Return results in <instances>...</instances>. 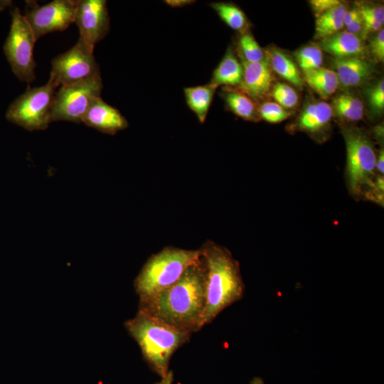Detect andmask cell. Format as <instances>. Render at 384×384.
I'll return each instance as SVG.
<instances>
[{"instance_id": "cell-20", "label": "cell", "mask_w": 384, "mask_h": 384, "mask_svg": "<svg viewBox=\"0 0 384 384\" xmlns=\"http://www.w3.org/2000/svg\"><path fill=\"white\" fill-rule=\"evenodd\" d=\"M218 86L210 82L183 89L186 102L200 123H204Z\"/></svg>"}, {"instance_id": "cell-4", "label": "cell", "mask_w": 384, "mask_h": 384, "mask_svg": "<svg viewBox=\"0 0 384 384\" xmlns=\"http://www.w3.org/2000/svg\"><path fill=\"white\" fill-rule=\"evenodd\" d=\"M201 256V250L166 247L152 255L134 280L140 297L156 293L174 284Z\"/></svg>"}, {"instance_id": "cell-29", "label": "cell", "mask_w": 384, "mask_h": 384, "mask_svg": "<svg viewBox=\"0 0 384 384\" xmlns=\"http://www.w3.org/2000/svg\"><path fill=\"white\" fill-rule=\"evenodd\" d=\"M260 119L270 123H279L289 118L292 113L275 102L265 101L258 104Z\"/></svg>"}, {"instance_id": "cell-6", "label": "cell", "mask_w": 384, "mask_h": 384, "mask_svg": "<svg viewBox=\"0 0 384 384\" xmlns=\"http://www.w3.org/2000/svg\"><path fill=\"white\" fill-rule=\"evenodd\" d=\"M58 87L50 78L44 85L28 87L9 107L6 114L7 120L29 131L47 129Z\"/></svg>"}, {"instance_id": "cell-35", "label": "cell", "mask_w": 384, "mask_h": 384, "mask_svg": "<svg viewBox=\"0 0 384 384\" xmlns=\"http://www.w3.org/2000/svg\"><path fill=\"white\" fill-rule=\"evenodd\" d=\"M384 151L383 149H380L377 156L375 170L379 172L380 176H383L384 171Z\"/></svg>"}, {"instance_id": "cell-9", "label": "cell", "mask_w": 384, "mask_h": 384, "mask_svg": "<svg viewBox=\"0 0 384 384\" xmlns=\"http://www.w3.org/2000/svg\"><path fill=\"white\" fill-rule=\"evenodd\" d=\"M94 48L79 38L74 46L52 60L50 78L60 87L100 75Z\"/></svg>"}, {"instance_id": "cell-17", "label": "cell", "mask_w": 384, "mask_h": 384, "mask_svg": "<svg viewBox=\"0 0 384 384\" xmlns=\"http://www.w3.org/2000/svg\"><path fill=\"white\" fill-rule=\"evenodd\" d=\"M242 66L233 46H229L225 55L213 70L209 82L216 86L238 87L242 80Z\"/></svg>"}, {"instance_id": "cell-2", "label": "cell", "mask_w": 384, "mask_h": 384, "mask_svg": "<svg viewBox=\"0 0 384 384\" xmlns=\"http://www.w3.org/2000/svg\"><path fill=\"white\" fill-rule=\"evenodd\" d=\"M200 250L207 272L203 327L225 309L243 297L245 284L239 262L227 248L208 240Z\"/></svg>"}, {"instance_id": "cell-10", "label": "cell", "mask_w": 384, "mask_h": 384, "mask_svg": "<svg viewBox=\"0 0 384 384\" xmlns=\"http://www.w3.org/2000/svg\"><path fill=\"white\" fill-rule=\"evenodd\" d=\"M76 5L73 0H54L43 6L28 0L23 16L37 41L47 33L64 31L73 23Z\"/></svg>"}, {"instance_id": "cell-25", "label": "cell", "mask_w": 384, "mask_h": 384, "mask_svg": "<svg viewBox=\"0 0 384 384\" xmlns=\"http://www.w3.org/2000/svg\"><path fill=\"white\" fill-rule=\"evenodd\" d=\"M234 50L238 58L250 63L262 61L266 57L265 50L260 47L250 29L238 33Z\"/></svg>"}, {"instance_id": "cell-33", "label": "cell", "mask_w": 384, "mask_h": 384, "mask_svg": "<svg viewBox=\"0 0 384 384\" xmlns=\"http://www.w3.org/2000/svg\"><path fill=\"white\" fill-rule=\"evenodd\" d=\"M360 16V11L357 6L348 9L343 18V25L346 28L351 22H353L358 16Z\"/></svg>"}, {"instance_id": "cell-19", "label": "cell", "mask_w": 384, "mask_h": 384, "mask_svg": "<svg viewBox=\"0 0 384 384\" xmlns=\"http://www.w3.org/2000/svg\"><path fill=\"white\" fill-rule=\"evenodd\" d=\"M266 58L272 71L293 86L302 89L304 80L297 63L284 51L277 48L265 50Z\"/></svg>"}, {"instance_id": "cell-11", "label": "cell", "mask_w": 384, "mask_h": 384, "mask_svg": "<svg viewBox=\"0 0 384 384\" xmlns=\"http://www.w3.org/2000/svg\"><path fill=\"white\" fill-rule=\"evenodd\" d=\"M80 31V38L95 47L110 31V16L105 0L77 1L74 21Z\"/></svg>"}, {"instance_id": "cell-23", "label": "cell", "mask_w": 384, "mask_h": 384, "mask_svg": "<svg viewBox=\"0 0 384 384\" xmlns=\"http://www.w3.org/2000/svg\"><path fill=\"white\" fill-rule=\"evenodd\" d=\"M348 9L341 2L337 6L317 16L315 26V38L321 39L341 31L344 27L343 18Z\"/></svg>"}, {"instance_id": "cell-24", "label": "cell", "mask_w": 384, "mask_h": 384, "mask_svg": "<svg viewBox=\"0 0 384 384\" xmlns=\"http://www.w3.org/2000/svg\"><path fill=\"white\" fill-rule=\"evenodd\" d=\"M219 18L230 28L242 33L249 30V21L244 11L230 2H213L209 4Z\"/></svg>"}, {"instance_id": "cell-28", "label": "cell", "mask_w": 384, "mask_h": 384, "mask_svg": "<svg viewBox=\"0 0 384 384\" xmlns=\"http://www.w3.org/2000/svg\"><path fill=\"white\" fill-rule=\"evenodd\" d=\"M270 94L275 102L287 110L294 108L298 105V93L293 87L287 83H275L272 85Z\"/></svg>"}, {"instance_id": "cell-14", "label": "cell", "mask_w": 384, "mask_h": 384, "mask_svg": "<svg viewBox=\"0 0 384 384\" xmlns=\"http://www.w3.org/2000/svg\"><path fill=\"white\" fill-rule=\"evenodd\" d=\"M332 65L339 85L344 87L360 86L375 73L373 64L365 57L333 58Z\"/></svg>"}, {"instance_id": "cell-34", "label": "cell", "mask_w": 384, "mask_h": 384, "mask_svg": "<svg viewBox=\"0 0 384 384\" xmlns=\"http://www.w3.org/2000/svg\"><path fill=\"white\" fill-rule=\"evenodd\" d=\"M193 0H165L164 3L172 8H181L194 4Z\"/></svg>"}, {"instance_id": "cell-8", "label": "cell", "mask_w": 384, "mask_h": 384, "mask_svg": "<svg viewBox=\"0 0 384 384\" xmlns=\"http://www.w3.org/2000/svg\"><path fill=\"white\" fill-rule=\"evenodd\" d=\"M102 87L100 75L76 83L60 86L53 97L50 122H82L90 105L100 97Z\"/></svg>"}, {"instance_id": "cell-27", "label": "cell", "mask_w": 384, "mask_h": 384, "mask_svg": "<svg viewBox=\"0 0 384 384\" xmlns=\"http://www.w3.org/2000/svg\"><path fill=\"white\" fill-rule=\"evenodd\" d=\"M294 57L302 72L320 68L323 63V52L319 45L305 46L294 53Z\"/></svg>"}, {"instance_id": "cell-3", "label": "cell", "mask_w": 384, "mask_h": 384, "mask_svg": "<svg viewBox=\"0 0 384 384\" xmlns=\"http://www.w3.org/2000/svg\"><path fill=\"white\" fill-rule=\"evenodd\" d=\"M124 326L139 345L149 368L161 378L169 371V363L176 350L187 343L191 333L168 325L138 310Z\"/></svg>"}, {"instance_id": "cell-12", "label": "cell", "mask_w": 384, "mask_h": 384, "mask_svg": "<svg viewBox=\"0 0 384 384\" xmlns=\"http://www.w3.org/2000/svg\"><path fill=\"white\" fill-rule=\"evenodd\" d=\"M239 60L242 66V76L238 88L259 104L270 94L272 87V70L266 57L257 63Z\"/></svg>"}, {"instance_id": "cell-22", "label": "cell", "mask_w": 384, "mask_h": 384, "mask_svg": "<svg viewBox=\"0 0 384 384\" xmlns=\"http://www.w3.org/2000/svg\"><path fill=\"white\" fill-rule=\"evenodd\" d=\"M331 107L333 114L345 122H357L363 117V103L358 96L352 93L338 95L333 99Z\"/></svg>"}, {"instance_id": "cell-21", "label": "cell", "mask_w": 384, "mask_h": 384, "mask_svg": "<svg viewBox=\"0 0 384 384\" xmlns=\"http://www.w3.org/2000/svg\"><path fill=\"white\" fill-rule=\"evenodd\" d=\"M303 80L322 99L333 95L339 86L336 73L330 68L320 67L303 72Z\"/></svg>"}, {"instance_id": "cell-31", "label": "cell", "mask_w": 384, "mask_h": 384, "mask_svg": "<svg viewBox=\"0 0 384 384\" xmlns=\"http://www.w3.org/2000/svg\"><path fill=\"white\" fill-rule=\"evenodd\" d=\"M369 51L376 61L383 63L384 60V30L382 28L370 40Z\"/></svg>"}, {"instance_id": "cell-26", "label": "cell", "mask_w": 384, "mask_h": 384, "mask_svg": "<svg viewBox=\"0 0 384 384\" xmlns=\"http://www.w3.org/2000/svg\"><path fill=\"white\" fill-rule=\"evenodd\" d=\"M363 21L362 40L372 33H377L383 28L384 23V8L380 4H361L357 6Z\"/></svg>"}, {"instance_id": "cell-5", "label": "cell", "mask_w": 384, "mask_h": 384, "mask_svg": "<svg viewBox=\"0 0 384 384\" xmlns=\"http://www.w3.org/2000/svg\"><path fill=\"white\" fill-rule=\"evenodd\" d=\"M343 135L346 147V177L350 191L356 196L383 198L374 181L377 155L373 142L358 128L346 127Z\"/></svg>"}, {"instance_id": "cell-32", "label": "cell", "mask_w": 384, "mask_h": 384, "mask_svg": "<svg viewBox=\"0 0 384 384\" xmlns=\"http://www.w3.org/2000/svg\"><path fill=\"white\" fill-rule=\"evenodd\" d=\"M338 0H311L310 4L317 16L339 4Z\"/></svg>"}, {"instance_id": "cell-13", "label": "cell", "mask_w": 384, "mask_h": 384, "mask_svg": "<svg viewBox=\"0 0 384 384\" xmlns=\"http://www.w3.org/2000/svg\"><path fill=\"white\" fill-rule=\"evenodd\" d=\"M87 127L105 134L114 135L129 127L128 121L120 112L100 97L92 102L82 119Z\"/></svg>"}, {"instance_id": "cell-30", "label": "cell", "mask_w": 384, "mask_h": 384, "mask_svg": "<svg viewBox=\"0 0 384 384\" xmlns=\"http://www.w3.org/2000/svg\"><path fill=\"white\" fill-rule=\"evenodd\" d=\"M368 106L375 114H380L384 109V81L380 80L367 91Z\"/></svg>"}, {"instance_id": "cell-7", "label": "cell", "mask_w": 384, "mask_h": 384, "mask_svg": "<svg viewBox=\"0 0 384 384\" xmlns=\"http://www.w3.org/2000/svg\"><path fill=\"white\" fill-rule=\"evenodd\" d=\"M11 24L4 46L5 55L14 75L30 83L36 78L33 48L36 41L24 16L17 8L11 11Z\"/></svg>"}, {"instance_id": "cell-37", "label": "cell", "mask_w": 384, "mask_h": 384, "mask_svg": "<svg viewBox=\"0 0 384 384\" xmlns=\"http://www.w3.org/2000/svg\"><path fill=\"white\" fill-rule=\"evenodd\" d=\"M250 384H264V380L262 378L255 376L250 380Z\"/></svg>"}, {"instance_id": "cell-18", "label": "cell", "mask_w": 384, "mask_h": 384, "mask_svg": "<svg viewBox=\"0 0 384 384\" xmlns=\"http://www.w3.org/2000/svg\"><path fill=\"white\" fill-rule=\"evenodd\" d=\"M220 96L225 107L236 116L250 122H258V104L238 87H223Z\"/></svg>"}, {"instance_id": "cell-16", "label": "cell", "mask_w": 384, "mask_h": 384, "mask_svg": "<svg viewBox=\"0 0 384 384\" xmlns=\"http://www.w3.org/2000/svg\"><path fill=\"white\" fill-rule=\"evenodd\" d=\"M331 105L315 100L305 105L296 121V128L309 134H317L326 129L333 117Z\"/></svg>"}, {"instance_id": "cell-15", "label": "cell", "mask_w": 384, "mask_h": 384, "mask_svg": "<svg viewBox=\"0 0 384 384\" xmlns=\"http://www.w3.org/2000/svg\"><path fill=\"white\" fill-rule=\"evenodd\" d=\"M319 46L334 58L365 57L367 53V48L361 38L346 31L320 39Z\"/></svg>"}, {"instance_id": "cell-1", "label": "cell", "mask_w": 384, "mask_h": 384, "mask_svg": "<svg viewBox=\"0 0 384 384\" xmlns=\"http://www.w3.org/2000/svg\"><path fill=\"white\" fill-rule=\"evenodd\" d=\"M206 266L201 255L169 287L140 297L139 310L191 334L203 328L206 302Z\"/></svg>"}, {"instance_id": "cell-36", "label": "cell", "mask_w": 384, "mask_h": 384, "mask_svg": "<svg viewBox=\"0 0 384 384\" xmlns=\"http://www.w3.org/2000/svg\"><path fill=\"white\" fill-rule=\"evenodd\" d=\"M173 381L174 373L172 370H169V373L165 377L161 378V380L154 384H172Z\"/></svg>"}]
</instances>
